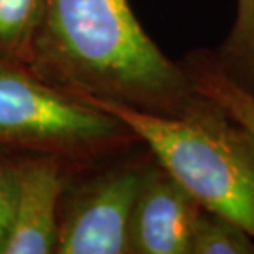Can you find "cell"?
<instances>
[{
    "instance_id": "cell-10",
    "label": "cell",
    "mask_w": 254,
    "mask_h": 254,
    "mask_svg": "<svg viewBox=\"0 0 254 254\" xmlns=\"http://www.w3.org/2000/svg\"><path fill=\"white\" fill-rule=\"evenodd\" d=\"M254 238L240 225L201 208L193 228L190 254H253Z\"/></svg>"
},
{
    "instance_id": "cell-4",
    "label": "cell",
    "mask_w": 254,
    "mask_h": 254,
    "mask_svg": "<svg viewBox=\"0 0 254 254\" xmlns=\"http://www.w3.org/2000/svg\"><path fill=\"white\" fill-rule=\"evenodd\" d=\"M150 150L69 179L60 205L55 254H127L134 203Z\"/></svg>"
},
{
    "instance_id": "cell-1",
    "label": "cell",
    "mask_w": 254,
    "mask_h": 254,
    "mask_svg": "<svg viewBox=\"0 0 254 254\" xmlns=\"http://www.w3.org/2000/svg\"><path fill=\"white\" fill-rule=\"evenodd\" d=\"M28 68L74 96L179 116L195 89L137 22L127 0H45Z\"/></svg>"
},
{
    "instance_id": "cell-2",
    "label": "cell",
    "mask_w": 254,
    "mask_h": 254,
    "mask_svg": "<svg viewBox=\"0 0 254 254\" xmlns=\"http://www.w3.org/2000/svg\"><path fill=\"white\" fill-rule=\"evenodd\" d=\"M81 99L123 121L201 208L254 238V135L220 106L196 93L182 114L164 116L116 101Z\"/></svg>"
},
{
    "instance_id": "cell-7",
    "label": "cell",
    "mask_w": 254,
    "mask_h": 254,
    "mask_svg": "<svg viewBox=\"0 0 254 254\" xmlns=\"http://www.w3.org/2000/svg\"><path fill=\"white\" fill-rule=\"evenodd\" d=\"M182 66L198 94L211 99L254 135V94L236 84L220 68L215 53L196 50L187 57Z\"/></svg>"
},
{
    "instance_id": "cell-8",
    "label": "cell",
    "mask_w": 254,
    "mask_h": 254,
    "mask_svg": "<svg viewBox=\"0 0 254 254\" xmlns=\"http://www.w3.org/2000/svg\"><path fill=\"white\" fill-rule=\"evenodd\" d=\"M213 53L220 68L254 94V0H238L231 32L221 48Z\"/></svg>"
},
{
    "instance_id": "cell-3",
    "label": "cell",
    "mask_w": 254,
    "mask_h": 254,
    "mask_svg": "<svg viewBox=\"0 0 254 254\" xmlns=\"http://www.w3.org/2000/svg\"><path fill=\"white\" fill-rule=\"evenodd\" d=\"M135 142L119 118L53 86L27 64L0 60V147L89 167Z\"/></svg>"
},
{
    "instance_id": "cell-5",
    "label": "cell",
    "mask_w": 254,
    "mask_h": 254,
    "mask_svg": "<svg viewBox=\"0 0 254 254\" xmlns=\"http://www.w3.org/2000/svg\"><path fill=\"white\" fill-rule=\"evenodd\" d=\"M73 169L78 167L55 155L18 157L17 191L2 254H55L60 205Z\"/></svg>"
},
{
    "instance_id": "cell-9",
    "label": "cell",
    "mask_w": 254,
    "mask_h": 254,
    "mask_svg": "<svg viewBox=\"0 0 254 254\" xmlns=\"http://www.w3.org/2000/svg\"><path fill=\"white\" fill-rule=\"evenodd\" d=\"M45 0H0V60L28 66Z\"/></svg>"
},
{
    "instance_id": "cell-11",
    "label": "cell",
    "mask_w": 254,
    "mask_h": 254,
    "mask_svg": "<svg viewBox=\"0 0 254 254\" xmlns=\"http://www.w3.org/2000/svg\"><path fill=\"white\" fill-rule=\"evenodd\" d=\"M18 179V157L0 154V254L8 235Z\"/></svg>"
},
{
    "instance_id": "cell-6",
    "label": "cell",
    "mask_w": 254,
    "mask_h": 254,
    "mask_svg": "<svg viewBox=\"0 0 254 254\" xmlns=\"http://www.w3.org/2000/svg\"><path fill=\"white\" fill-rule=\"evenodd\" d=\"M196 198L152 155L137 190L129 230V253L190 254Z\"/></svg>"
}]
</instances>
